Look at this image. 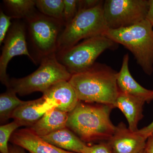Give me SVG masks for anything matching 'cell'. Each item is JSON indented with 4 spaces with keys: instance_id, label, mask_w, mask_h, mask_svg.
<instances>
[{
    "instance_id": "6da1fadb",
    "label": "cell",
    "mask_w": 153,
    "mask_h": 153,
    "mask_svg": "<svg viewBox=\"0 0 153 153\" xmlns=\"http://www.w3.org/2000/svg\"><path fill=\"white\" fill-rule=\"evenodd\" d=\"M117 72L103 63H95L87 70L72 75L69 82L79 101L114 107L118 94Z\"/></svg>"
},
{
    "instance_id": "7a4b0ae2",
    "label": "cell",
    "mask_w": 153,
    "mask_h": 153,
    "mask_svg": "<svg viewBox=\"0 0 153 153\" xmlns=\"http://www.w3.org/2000/svg\"><path fill=\"white\" fill-rule=\"evenodd\" d=\"M113 108L107 105L91 104L79 101L68 113L66 127L85 143L108 141L116 129L110 118Z\"/></svg>"
},
{
    "instance_id": "3957f363",
    "label": "cell",
    "mask_w": 153,
    "mask_h": 153,
    "mask_svg": "<svg viewBox=\"0 0 153 153\" xmlns=\"http://www.w3.org/2000/svg\"><path fill=\"white\" fill-rule=\"evenodd\" d=\"M147 19L128 27L108 29L103 36L121 44L132 53L146 74L153 72V30Z\"/></svg>"
},
{
    "instance_id": "277c9868",
    "label": "cell",
    "mask_w": 153,
    "mask_h": 153,
    "mask_svg": "<svg viewBox=\"0 0 153 153\" xmlns=\"http://www.w3.org/2000/svg\"><path fill=\"white\" fill-rule=\"evenodd\" d=\"M103 3L102 1L93 8L78 10L60 33L57 52L75 46L82 39L103 36L108 30L103 16Z\"/></svg>"
},
{
    "instance_id": "5b68a950",
    "label": "cell",
    "mask_w": 153,
    "mask_h": 153,
    "mask_svg": "<svg viewBox=\"0 0 153 153\" xmlns=\"http://www.w3.org/2000/svg\"><path fill=\"white\" fill-rule=\"evenodd\" d=\"M72 74L57 60L56 54L40 61L36 71L23 78L10 80L7 88L21 96L40 91L44 93L53 85L62 81H69Z\"/></svg>"
},
{
    "instance_id": "8992f818",
    "label": "cell",
    "mask_w": 153,
    "mask_h": 153,
    "mask_svg": "<svg viewBox=\"0 0 153 153\" xmlns=\"http://www.w3.org/2000/svg\"><path fill=\"white\" fill-rule=\"evenodd\" d=\"M118 45L106 36H95L57 52L56 56L60 63L73 75L86 71L102 52L108 49H117Z\"/></svg>"
},
{
    "instance_id": "52a82bcc",
    "label": "cell",
    "mask_w": 153,
    "mask_h": 153,
    "mask_svg": "<svg viewBox=\"0 0 153 153\" xmlns=\"http://www.w3.org/2000/svg\"><path fill=\"white\" fill-rule=\"evenodd\" d=\"M29 38L40 61L56 54L62 22L35 11L25 19Z\"/></svg>"
},
{
    "instance_id": "ba28073f",
    "label": "cell",
    "mask_w": 153,
    "mask_h": 153,
    "mask_svg": "<svg viewBox=\"0 0 153 153\" xmlns=\"http://www.w3.org/2000/svg\"><path fill=\"white\" fill-rule=\"evenodd\" d=\"M149 0H106L103 13L108 29L128 27L146 19Z\"/></svg>"
},
{
    "instance_id": "9c48e42d",
    "label": "cell",
    "mask_w": 153,
    "mask_h": 153,
    "mask_svg": "<svg viewBox=\"0 0 153 153\" xmlns=\"http://www.w3.org/2000/svg\"><path fill=\"white\" fill-rule=\"evenodd\" d=\"M0 57V80L7 87L10 80L7 69L10 60L14 57L26 55L33 63L36 62L28 51L26 41V27L21 22H15L11 26L4 42Z\"/></svg>"
},
{
    "instance_id": "30bf717a",
    "label": "cell",
    "mask_w": 153,
    "mask_h": 153,
    "mask_svg": "<svg viewBox=\"0 0 153 153\" xmlns=\"http://www.w3.org/2000/svg\"><path fill=\"white\" fill-rule=\"evenodd\" d=\"M147 139L138 131L133 132L120 122L108 142L114 153H140L146 148Z\"/></svg>"
},
{
    "instance_id": "8fae6325",
    "label": "cell",
    "mask_w": 153,
    "mask_h": 153,
    "mask_svg": "<svg viewBox=\"0 0 153 153\" xmlns=\"http://www.w3.org/2000/svg\"><path fill=\"white\" fill-rule=\"evenodd\" d=\"M43 94L42 97L53 108L67 113L72 111L79 101L68 81L57 82Z\"/></svg>"
},
{
    "instance_id": "7c38bea8",
    "label": "cell",
    "mask_w": 153,
    "mask_h": 153,
    "mask_svg": "<svg viewBox=\"0 0 153 153\" xmlns=\"http://www.w3.org/2000/svg\"><path fill=\"white\" fill-rule=\"evenodd\" d=\"M10 141L30 153H76L65 150L45 141L29 128L16 131Z\"/></svg>"
},
{
    "instance_id": "4fadbf2b",
    "label": "cell",
    "mask_w": 153,
    "mask_h": 153,
    "mask_svg": "<svg viewBox=\"0 0 153 153\" xmlns=\"http://www.w3.org/2000/svg\"><path fill=\"white\" fill-rule=\"evenodd\" d=\"M128 62L129 55L126 54L124 56L121 68L117 76L119 90L150 103L153 100V90L145 88L134 79L129 69Z\"/></svg>"
},
{
    "instance_id": "5bb4252c",
    "label": "cell",
    "mask_w": 153,
    "mask_h": 153,
    "mask_svg": "<svg viewBox=\"0 0 153 153\" xmlns=\"http://www.w3.org/2000/svg\"><path fill=\"white\" fill-rule=\"evenodd\" d=\"M52 107L43 97L35 100L27 101L18 107L12 114L11 118L21 126H32Z\"/></svg>"
},
{
    "instance_id": "9a60e30c",
    "label": "cell",
    "mask_w": 153,
    "mask_h": 153,
    "mask_svg": "<svg viewBox=\"0 0 153 153\" xmlns=\"http://www.w3.org/2000/svg\"><path fill=\"white\" fill-rule=\"evenodd\" d=\"M145 102L135 97L119 91L114 105L120 110L127 120L128 128L131 131L138 130V124L143 118V106Z\"/></svg>"
},
{
    "instance_id": "2e32d148",
    "label": "cell",
    "mask_w": 153,
    "mask_h": 153,
    "mask_svg": "<svg viewBox=\"0 0 153 153\" xmlns=\"http://www.w3.org/2000/svg\"><path fill=\"white\" fill-rule=\"evenodd\" d=\"M68 113L57 108L49 110L32 126L28 128L40 137L45 136L66 127Z\"/></svg>"
},
{
    "instance_id": "e0dca14e",
    "label": "cell",
    "mask_w": 153,
    "mask_h": 153,
    "mask_svg": "<svg viewBox=\"0 0 153 153\" xmlns=\"http://www.w3.org/2000/svg\"><path fill=\"white\" fill-rule=\"evenodd\" d=\"M41 137L57 147L76 153H81L87 145L66 127Z\"/></svg>"
},
{
    "instance_id": "ac0fdd59",
    "label": "cell",
    "mask_w": 153,
    "mask_h": 153,
    "mask_svg": "<svg viewBox=\"0 0 153 153\" xmlns=\"http://www.w3.org/2000/svg\"><path fill=\"white\" fill-rule=\"evenodd\" d=\"M27 101H22L16 96V93L7 88L6 92L0 95V121L1 124L5 123L12 117L14 111Z\"/></svg>"
},
{
    "instance_id": "d6986e66",
    "label": "cell",
    "mask_w": 153,
    "mask_h": 153,
    "mask_svg": "<svg viewBox=\"0 0 153 153\" xmlns=\"http://www.w3.org/2000/svg\"><path fill=\"white\" fill-rule=\"evenodd\" d=\"M3 3L12 19H25L36 11L33 0H4Z\"/></svg>"
},
{
    "instance_id": "ffe728a7",
    "label": "cell",
    "mask_w": 153,
    "mask_h": 153,
    "mask_svg": "<svg viewBox=\"0 0 153 153\" xmlns=\"http://www.w3.org/2000/svg\"><path fill=\"white\" fill-rule=\"evenodd\" d=\"M36 7L41 13L62 22L63 19V0H35Z\"/></svg>"
},
{
    "instance_id": "44dd1931",
    "label": "cell",
    "mask_w": 153,
    "mask_h": 153,
    "mask_svg": "<svg viewBox=\"0 0 153 153\" xmlns=\"http://www.w3.org/2000/svg\"><path fill=\"white\" fill-rule=\"evenodd\" d=\"M22 126L16 121L0 126V152L1 153H10L9 141L12 134L18 128Z\"/></svg>"
},
{
    "instance_id": "7402d4cb",
    "label": "cell",
    "mask_w": 153,
    "mask_h": 153,
    "mask_svg": "<svg viewBox=\"0 0 153 153\" xmlns=\"http://www.w3.org/2000/svg\"><path fill=\"white\" fill-rule=\"evenodd\" d=\"M78 2L77 0H63V19L65 25L71 22L77 14Z\"/></svg>"
},
{
    "instance_id": "603a6c76",
    "label": "cell",
    "mask_w": 153,
    "mask_h": 153,
    "mask_svg": "<svg viewBox=\"0 0 153 153\" xmlns=\"http://www.w3.org/2000/svg\"><path fill=\"white\" fill-rule=\"evenodd\" d=\"M81 153H114L107 141H103L97 144L84 146Z\"/></svg>"
},
{
    "instance_id": "cb8c5ba5",
    "label": "cell",
    "mask_w": 153,
    "mask_h": 153,
    "mask_svg": "<svg viewBox=\"0 0 153 153\" xmlns=\"http://www.w3.org/2000/svg\"><path fill=\"white\" fill-rule=\"evenodd\" d=\"M8 15H6L2 10L0 12V45L3 44L11 27V20Z\"/></svg>"
},
{
    "instance_id": "d4e9b609",
    "label": "cell",
    "mask_w": 153,
    "mask_h": 153,
    "mask_svg": "<svg viewBox=\"0 0 153 153\" xmlns=\"http://www.w3.org/2000/svg\"><path fill=\"white\" fill-rule=\"evenodd\" d=\"M102 1L97 0H80L78 1V10L93 8L98 5Z\"/></svg>"
},
{
    "instance_id": "484cf974",
    "label": "cell",
    "mask_w": 153,
    "mask_h": 153,
    "mask_svg": "<svg viewBox=\"0 0 153 153\" xmlns=\"http://www.w3.org/2000/svg\"><path fill=\"white\" fill-rule=\"evenodd\" d=\"M140 132L144 136L149 137L153 135V121L149 125L141 129H140Z\"/></svg>"
},
{
    "instance_id": "4316f807",
    "label": "cell",
    "mask_w": 153,
    "mask_h": 153,
    "mask_svg": "<svg viewBox=\"0 0 153 153\" xmlns=\"http://www.w3.org/2000/svg\"><path fill=\"white\" fill-rule=\"evenodd\" d=\"M146 19L153 26V0H149V9Z\"/></svg>"
},
{
    "instance_id": "83f0119b",
    "label": "cell",
    "mask_w": 153,
    "mask_h": 153,
    "mask_svg": "<svg viewBox=\"0 0 153 153\" xmlns=\"http://www.w3.org/2000/svg\"><path fill=\"white\" fill-rule=\"evenodd\" d=\"M145 150L146 153H153V135L148 138Z\"/></svg>"
},
{
    "instance_id": "f1b7e54d",
    "label": "cell",
    "mask_w": 153,
    "mask_h": 153,
    "mask_svg": "<svg viewBox=\"0 0 153 153\" xmlns=\"http://www.w3.org/2000/svg\"><path fill=\"white\" fill-rule=\"evenodd\" d=\"M10 153H26L25 149L16 145H11L9 146Z\"/></svg>"
},
{
    "instance_id": "f546056e",
    "label": "cell",
    "mask_w": 153,
    "mask_h": 153,
    "mask_svg": "<svg viewBox=\"0 0 153 153\" xmlns=\"http://www.w3.org/2000/svg\"><path fill=\"white\" fill-rule=\"evenodd\" d=\"M140 153H146V150H144L142 152H140Z\"/></svg>"
}]
</instances>
